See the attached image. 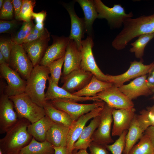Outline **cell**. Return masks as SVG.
<instances>
[{
    "instance_id": "cell-1",
    "label": "cell",
    "mask_w": 154,
    "mask_h": 154,
    "mask_svg": "<svg viewBox=\"0 0 154 154\" xmlns=\"http://www.w3.org/2000/svg\"><path fill=\"white\" fill-rule=\"evenodd\" d=\"M31 123L25 119H19L0 139V149L3 154H19L21 150L30 143L33 137L28 133L27 127Z\"/></svg>"
},
{
    "instance_id": "cell-2",
    "label": "cell",
    "mask_w": 154,
    "mask_h": 154,
    "mask_svg": "<svg viewBox=\"0 0 154 154\" xmlns=\"http://www.w3.org/2000/svg\"><path fill=\"white\" fill-rule=\"evenodd\" d=\"M49 74L47 66L38 64L34 67L26 80L25 92L34 102L43 108L46 101L45 90L46 81L50 77Z\"/></svg>"
},
{
    "instance_id": "cell-3",
    "label": "cell",
    "mask_w": 154,
    "mask_h": 154,
    "mask_svg": "<svg viewBox=\"0 0 154 154\" xmlns=\"http://www.w3.org/2000/svg\"><path fill=\"white\" fill-rule=\"evenodd\" d=\"M9 98L19 119L25 118L32 123L46 116L44 108L34 102L25 92Z\"/></svg>"
},
{
    "instance_id": "cell-4",
    "label": "cell",
    "mask_w": 154,
    "mask_h": 154,
    "mask_svg": "<svg viewBox=\"0 0 154 154\" xmlns=\"http://www.w3.org/2000/svg\"><path fill=\"white\" fill-rule=\"evenodd\" d=\"M48 101L56 108L68 114L73 121L97 108L103 106L105 104L101 100L87 104H79L62 99H56Z\"/></svg>"
},
{
    "instance_id": "cell-5",
    "label": "cell",
    "mask_w": 154,
    "mask_h": 154,
    "mask_svg": "<svg viewBox=\"0 0 154 154\" xmlns=\"http://www.w3.org/2000/svg\"><path fill=\"white\" fill-rule=\"evenodd\" d=\"M94 1L98 14V18L106 19L110 25L114 28L120 27L125 19L133 16L132 12L126 14L123 7L119 4H115L112 7H109L100 0Z\"/></svg>"
},
{
    "instance_id": "cell-6",
    "label": "cell",
    "mask_w": 154,
    "mask_h": 154,
    "mask_svg": "<svg viewBox=\"0 0 154 154\" xmlns=\"http://www.w3.org/2000/svg\"><path fill=\"white\" fill-rule=\"evenodd\" d=\"M8 65L26 80L29 78L34 67L22 45L13 42Z\"/></svg>"
},
{
    "instance_id": "cell-7",
    "label": "cell",
    "mask_w": 154,
    "mask_h": 154,
    "mask_svg": "<svg viewBox=\"0 0 154 154\" xmlns=\"http://www.w3.org/2000/svg\"><path fill=\"white\" fill-rule=\"evenodd\" d=\"M94 44L91 36H88L85 39L82 40L81 49L82 56L80 68L91 72L101 81L109 82L108 75L104 74L96 64L92 51Z\"/></svg>"
},
{
    "instance_id": "cell-8",
    "label": "cell",
    "mask_w": 154,
    "mask_h": 154,
    "mask_svg": "<svg viewBox=\"0 0 154 154\" xmlns=\"http://www.w3.org/2000/svg\"><path fill=\"white\" fill-rule=\"evenodd\" d=\"M113 109L105 103L99 114V125L91 138L92 141L105 145L114 142L111 135V126L113 121L112 113Z\"/></svg>"
},
{
    "instance_id": "cell-9",
    "label": "cell",
    "mask_w": 154,
    "mask_h": 154,
    "mask_svg": "<svg viewBox=\"0 0 154 154\" xmlns=\"http://www.w3.org/2000/svg\"><path fill=\"white\" fill-rule=\"evenodd\" d=\"M143 61L135 60L131 62L129 69L124 73L117 75H108V82L119 87L132 79L145 75L154 70V62L148 65L143 63Z\"/></svg>"
},
{
    "instance_id": "cell-10",
    "label": "cell",
    "mask_w": 154,
    "mask_h": 154,
    "mask_svg": "<svg viewBox=\"0 0 154 154\" xmlns=\"http://www.w3.org/2000/svg\"><path fill=\"white\" fill-rule=\"evenodd\" d=\"M0 72L2 77L6 81L5 94L9 97L25 92L27 81L7 64L0 65Z\"/></svg>"
},
{
    "instance_id": "cell-11",
    "label": "cell",
    "mask_w": 154,
    "mask_h": 154,
    "mask_svg": "<svg viewBox=\"0 0 154 154\" xmlns=\"http://www.w3.org/2000/svg\"><path fill=\"white\" fill-rule=\"evenodd\" d=\"M9 97L1 93L0 98V133H6L14 126L19 119Z\"/></svg>"
},
{
    "instance_id": "cell-12",
    "label": "cell",
    "mask_w": 154,
    "mask_h": 154,
    "mask_svg": "<svg viewBox=\"0 0 154 154\" xmlns=\"http://www.w3.org/2000/svg\"><path fill=\"white\" fill-rule=\"evenodd\" d=\"M97 97L109 106L116 109L134 108L132 100L121 92L114 84L105 90L97 94Z\"/></svg>"
},
{
    "instance_id": "cell-13",
    "label": "cell",
    "mask_w": 154,
    "mask_h": 154,
    "mask_svg": "<svg viewBox=\"0 0 154 154\" xmlns=\"http://www.w3.org/2000/svg\"><path fill=\"white\" fill-rule=\"evenodd\" d=\"M104 106L93 110L73 121L70 127L67 137V154H72L74 144L78 138L86 123L90 119L99 115Z\"/></svg>"
},
{
    "instance_id": "cell-14",
    "label": "cell",
    "mask_w": 154,
    "mask_h": 154,
    "mask_svg": "<svg viewBox=\"0 0 154 154\" xmlns=\"http://www.w3.org/2000/svg\"><path fill=\"white\" fill-rule=\"evenodd\" d=\"M93 74L81 68L75 70L67 76L61 78L63 84L62 88L73 94L76 90L80 91L84 88L90 82Z\"/></svg>"
},
{
    "instance_id": "cell-15",
    "label": "cell",
    "mask_w": 154,
    "mask_h": 154,
    "mask_svg": "<svg viewBox=\"0 0 154 154\" xmlns=\"http://www.w3.org/2000/svg\"><path fill=\"white\" fill-rule=\"evenodd\" d=\"M134 108L130 109H113L112 116L113 125L112 136H120L123 132L129 129L136 115Z\"/></svg>"
},
{
    "instance_id": "cell-16",
    "label": "cell",
    "mask_w": 154,
    "mask_h": 154,
    "mask_svg": "<svg viewBox=\"0 0 154 154\" xmlns=\"http://www.w3.org/2000/svg\"><path fill=\"white\" fill-rule=\"evenodd\" d=\"M52 44L48 46L39 64L47 66L52 62L64 57L66 47L70 40L64 36H52Z\"/></svg>"
},
{
    "instance_id": "cell-17",
    "label": "cell",
    "mask_w": 154,
    "mask_h": 154,
    "mask_svg": "<svg viewBox=\"0 0 154 154\" xmlns=\"http://www.w3.org/2000/svg\"><path fill=\"white\" fill-rule=\"evenodd\" d=\"M82 53L76 42L70 40L66 47L64 56L63 69L61 77H64L75 70L80 68Z\"/></svg>"
},
{
    "instance_id": "cell-18",
    "label": "cell",
    "mask_w": 154,
    "mask_h": 154,
    "mask_svg": "<svg viewBox=\"0 0 154 154\" xmlns=\"http://www.w3.org/2000/svg\"><path fill=\"white\" fill-rule=\"evenodd\" d=\"M50 33L33 42L21 44L34 67L39 64L48 47Z\"/></svg>"
},
{
    "instance_id": "cell-19",
    "label": "cell",
    "mask_w": 154,
    "mask_h": 154,
    "mask_svg": "<svg viewBox=\"0 0 154 154\" xmlns=\"http://www.w3.org/2000/svg\"><path fill=\"white\" fill-rule=\"evenodd\" d=\"M48 81V86L45 94L46 101L56 99H65L76 102L87 101L94 102L100 100L96 96L92 97H80L74 95L55 84L50 77Z\"/></svg>"
},
{
    "instance_id": "cell-20",
    "label": "cell",
    "mask_w": 154,
    "mask_h": 154,
    "mask_svg": "<svg viewBox=\"0 0 154 154\" xmlns=\"http://www.w3.org/2000/svg\"><path fill=\"white\" fill-rule=\"evenodd\" d=\"M147 75L136 78L129 84L118 87L119 90L129 99L132 100L139 96H147L153 92L146 83Z\"/></svg>"
},
{
    "instance_id": "cell-21",
    "label": "cell",
    "mask_w": 154,
    "mask_h": 154,
    "mask_svg": "<svg viewBox=\"0 0 154 154\" xmlns=\"http://www.w3.org/2000/svg\"><path fill=\"white\" fill-rule=\"evenodd\" d=\"M70 15L71 21V28L69 37L70 40H73L76 43L78 48L81 50L82 39L84 37L85 33L84 19L79 18L74 10V4H65Z\"/></svg>"
},
{
    "instance_id": "cell-22",
    "label": "cell",
    "mask_w": 154,
    "mask_h": 154,
    "mask_svg": "<svg viewBox=\"0 0 154 154\" xmlns=\"http://www.w3.org/2000/svg\"><path fill=\"white\" fill-rule=\"evenodd\" d=\"M69 128L68 126L54 123L47 133L46 140L54 147L66 146Z\"/></svg>"
},
{
    "instance_id": "cell-23",
    "label": "cell",
    "mask_w": 154,
    "mask_h": 154,
    "mask_svg": "<svg viewBox=\"0 0 154 154\" xmlns=\"http://www.w3.org/2000/svg\"><path fill=\"white\" fill-rule=\"evenodd\" d=\"M100 120L99 115L93 118L89 124L85 126L80 136L73 146V150L87 149L92 142V137L98 128Z\"/></svg>"
},
{
    "instance_id": "cell-24",
    "label": "cell",
    "mask_w": 154,
    "mask_h": 154,
    "mask_svg": "<svg viewBox=\"0 0 154 154\" xmlns=\"http://www.w3.org/2000/svg\"><path fill=\"white\" fill-rule=\"evenodd\" d=\"M53 123L46 115L37 121L29 124L27 131L37 141L43 142L46 140L47 133Z\"/></svg>"
},
{
    "instance_id": "cell-25",
    "label": "cell",
    "mask_w": 154,
    "mask_h": 154,
    "mask_svg": "<svg viewBox=\"0 0 154 154\" xmlns=\"http://www.w3.org/2000/svg\"><path fill=\"white\" fill-rule=\"evenodd\" d=\"M76 1L80 5L84 13L85 33L88 36L92 37L93 24L98 16L94 0H77Z\"/></svg>"
},
{
    "instance_id": "cell-26",
    "label": "cell",
    "mask_w": 154,
    "mask_h": 154,
    "mask_svg": "<svg viewBox=\"0 0 154 154\" xmlns=\"http://www.w3.org/2000/svg\"><path fill=\"white\" fill-rule=\"evenodd\" d=\"M113 85L112 83L101 81L93 75L90 82L84 88L72 94L80 97H95L97 94L105 90Z\"/></svg>"
},
{
    "instance_id": "cell-27",
    "label": "cell",
    "mask_w": 154,
    "mask_h": 154,
    "mask_svg": "<svg viewBox=\"0 0 154 154\" xmlns=\"http://www.w3.org/2000/svg\"><path fill=\"white\" fill-rule=\"evenodd\" d=\"M144 132L136 114L125 137L123 154H129L136 142L142 136Z\"/></svg>"
},
{
    "instance_id": "cell-28",
    "label": "cell",
    "mask_w": 154,
    "mask_h": 154,
    "mask_svg": "<svg viewBox=\"0 0 154 154\" xmlns=\"http://www.w3.org/2000/svg\"><path fill=\"white\" fill-rule=\"evenodd\" d=\"M46 115L54 123L62 124L69 127L73 121L66 112L54 107L48 101H46L43 106Z\"/></svg>"
},
{
    "instance_id": "cell-29",
    "label": "cell",
    "mask_w": 154,
    "mask_h": 154,
    "mask_svg": "<svg viewBox=\"0 0 154 154\" xmlns=\"http://www.w3.org/2000/svg\"><path fill=\"white\" fill-rule=\"evenodd\" d=\"M54 147L46 140L39 142L33 137L30 143L21 151L19 154H54Z\"/></svg>"
},
{
    "instance_id": "cell-30",
    "label": "cell",
    "mask_w": 154,
    "mask_h": 154,
    "mask_svg": "<svg viewBox=\"0 0 154 154\" xmlns=\"http://www.w3.org/2000/svg\"><path fill=\"white\" fill-rule=\"evenodd\" d=\"M154 37V33L142 35L135 42L131 43L132 46L129 50L131 52H134L136 58H142L144 55L145 48L148 42Z\"/></svg>"
},
{
    "instance_id": "cell-31",
    "label": "cell",
    "mask_w": 154,
    "mask_h": 154,
    "mask_svg": "<svg viewBox=\"0 0 154 154\" xmlns=\"http://www.w3.org/2000/svg\"><path fill=\"white\" fill-rule=\"evenodd\" d=\"M128 154H154V148L149 137L143 133L139 142L133 147Z\"/></svg>"
},
{
    "instance_id": "cell-32",
    "label": "cell",
    "mask_w": 154,
    "mask_h": 154,
    "mask_svg": "<svg viewBox=\"0 0 154 154\" xmlns=\"http://www.w3.org/2000/svg\"><path fill=\"white\" fill-rule=\"evenodd\" d=\"M137 117L144 132L149 127L154 126V105L141 111Z\"/></svg>"
},
{
    "instance_id": "cell-33",
    "label": "cell",
    "mask_w": 154,
    "mask_h": 154,
    "mask_svg": "<svg viewBox=\"0 0 154 154\" xmlns=\"http://www.w3.org/2000/svg\"><path fill=\"white\" fill-rule=\"evenodd\" d=\"M64 56L61 58L54 61L47 66L50 74V77L52 81L58 85L62 75L61 70L64 63Z\"/></svg>"
},
{
    "instance_id": "cell-34",
    "label": "cell",
    "mask_w": 154,
    "mask_h": 154,
    "mask_svg": "<svg viewBox=\"0 0 154 154\" xmlns=\"http://www.w3.org/2000/svg\"><path fill=\"white\" fill-rule=\"evenodd\" d=\"M36 1L34 0H23L22 7L19 16V20L24 22L31 21L32 14L36 5Z\"/></svg>"
},
{
    "instance_id": "cell-35",
    "label": "cell",
    "mask_w": 154,
    "mask_h": 154,
    "mask_svg": "<svg viewBox=\"0 0 154 154\" xmlns=\"http://www.w3.org/2000/svg\"><path fill=\"white\" fill-rule=\"evenodd\" d=\"M34 26L32 21L24 22L19 31L11 38V40L16 44H21L24 40L31 33Z\"/></svg>"
},
{
    "instance_id": "cell-36",
    "label": "cell",
    "mask_w": 154,
    "mask_h": 154,
    "mask_svg": "<svg viewBox=\"0 0 154 154\" xmlns=\"http://www.w3.org/2000/svg\"><path fill=\"white\" fill-rule=\"evenodd\" d=\"M128 130L124 131L118 138L113 144L107 145L106 147L112 154H122L125 146V139Z\"/></svg>"
},
{
    "instance_id": "cell-37",
    "label": "cell",
    "mask_w": 154,
    "mask_h": 154,
    "mask_svg": "<svg viewBox=\"0 0 154 154\" xmlns=\"http://www.w3.org/2000/svg\"><path fill=\"white\" fill-rule=\"evenodd\" d=\"M13 42L11 39L1 37L0 39V52L4 56L8 64Z\"/></svg>"
},
{
    "instance_id": "cell-38",
    "label": "cell",
    "mask_w": 154,
    "mask_h": 154,
    "mask_svg": "<svg viewBox=\"0 0 154 154\" xmlns=\"http://www.w3.org/2000/svg\"><path fill=\"white\" fill-rule=\"evenodd\" d=\"M14 8L11 1H4L3 5L1 9L0 19L1 20L12 19L13 17Z\"/></svg>"
},
{
    "instance_id": "cell-39",
    "label": "cell",
    "mask_w": 154,
    "mask_h": 154,
    "mask_svg": "<svg viewBox=\"0 0 154 154\" xmlns=\"http://www.w3.org/2000/svg\"><path fill=\"white\" fill-rule=\"evenodd\" d=\"M88 148L89 154H109L106 145L92 141Z\"/></svg>"
},
{
    "instance_id": "cell-40",
    "label": "cell",
    "mask_w": 154,
    "mask_h": 154,
    "mask_svg": "<svg viewBox=\"0 0 154 154\" xmlns=\"http://www.w3.org/2000/svg\"><path fill=\"white\" fill-rule=\"evenodd\" d=\"M18 25L16 20L7 21L1 20L0 21V33L10 32Z\"/></svg>"
},
{
    "instance_id": "cell-41",
    "label": "cell",
    "mask_w": 154,
    "mask_h": 154,
    "mask_svg": "<svg viewBox=\"0 0 154 154\" xmlns=\"http://www.w3.org/2000/svg\"><path fill=\"white\" fill-rule=\"evenodd\" d=\"M49 33L47 29L45 28L42 33L39 34H36L31 33L24 40L23 44L36 40Z\"/></svg>"
},
{
    "instance_id": "cell-42",
    "label": "cell",
    "mask_w": 154,
    "mask_h": 154,
    "mask_svg": "<svg viewBox=\"0 0 154 154\" xmlns=\"http://www.w3.org/2000/svg\"><path fill=\"white\" fill-rule=\"evenodd\" d=\"M13 5L15 18L16 20H19V16L22 7L23 0H11Z\"/></svg>"
},
{
    "instance_id": "cell-43",
    "label": "cell",
    "mask_w": 154,
    "mask_h": 154,
    "mask_svg": "<svg viewBox=\"0 0 154 154\" xmlns=\"http://www.w3.org/2000/svg\"><path fill=\"white\" fill-rule=\"evenodd\" d=\"M46 15V12L44 11L38 13L33 12L32 14V17L35 19L36 23H43Z\"/></svg>"
},
{
    "instance_id": "cell-44",
    "label": "cell",
    "mask_w": 154,
    "mask_h": 154,
    "mask_svg": "<svg viewBox=\"0 0 154 154\" xmlns=\"http://www.w3.org/2000/svg\"><path fill=\"white\" fill-rule=\"evenodd\" d=\"M144 133L149 137L154 148V126H150L148 127Z\"/></svg>"
},
{
    "instance_id": "cell-45",
    "label": "cell",
    "mask_w": 154,
    "mask_h": 154,
    "mask_svg": "<svg viewBox=\"0 0 154 154\" xmlns=\"http://www.w3.org/2000/svg\"><path fill=\"white\" fill-rule=\"evenodd\" d=\"M54 154H67L66 146L59 147H54Z\"/></svg>"
},
{
    "instance_id": "cell-46",
    "label": "cell",
    "mask_w": 154,
    "mask_h": 154,
    "mask_svg": "<svg viewBox=\"0 0 154 154\" xmlns=\"http://www.w3.org/2000/svg\"><path fill=\"white\" fill-rule=\"evenodd\" d=\"M44 24L42 23H36V25H35V27L38 30L42 31L43 30L44 28Z\"/></svg>"
},
{
    "instance_id": "cell-47",
    "label": "cell",
    "mask_w": 154,
    "mask_h": 154,
    "mask_svg": "<svg viewBox=\"0 0 154 154\" xmlns=\"http://www.w3.org/2000/svg\"><path fill=\"white\" fill-rule=\"evenodd\" d=\"M72 154H89L88 153L87 149H80L79 151L74 150Z\"/></svg>"
},
{
    "instance_id": "cell-48",
    "label": "cell",
    "mask_w": 154,
    "mask_h": 154,
    "mask_svg": "<svg viewBox=\"0 0 154 154\" xmlns=\"http://www.w3.org/2000/svg\"><path fill=\"white\" fill-rule=\"evenodd\" d=\"M4 64H7L5 57L0 52V65Z\"/></svg>"
},
{
    "instance_id": "cell-49",
    "label": "cell",
    "mask_w": 154,
    "mask_h": 154,
    "mask_svg": "<svg viewBox=\"0 0 154 154\" xmlns=\"http://www.w3.org/2000/svg\"><path fill=\"white\" fill-rule=\"evenodd\" d=\"M4 1L3 0H0V9L2 8L4 2Z\"/></svg>"
},
{
    "instance_id": "cell-50",
    "label": "cell",
    "mask_w": 154,
    "mask_h": 154,
    "mask_svg": "<svg viewBox=\"0 0 154 154\" xmlns=\"http://www.w3.org/2000/svg\"><path fill=\"white\" fill-rule=\"evenodd\" d=\"M151 72V75L154 78V70H153L152 72Z\"/></svg>"
},
{
    "instance_id": "cell-51",
    "label": "cell",
    "mask_w": 154,
    "mask_h": 154,
    "mask_svg": "<svg viewBox=\"0 0 154 154\" xmlns=\"http://www.w3.org/2000/svg\"><path fill=\"white\" fill-rule=\"evenodd\" d=\"M0 154H3L2 150L0 149Z\"/></svg>"
}]
</instances>
